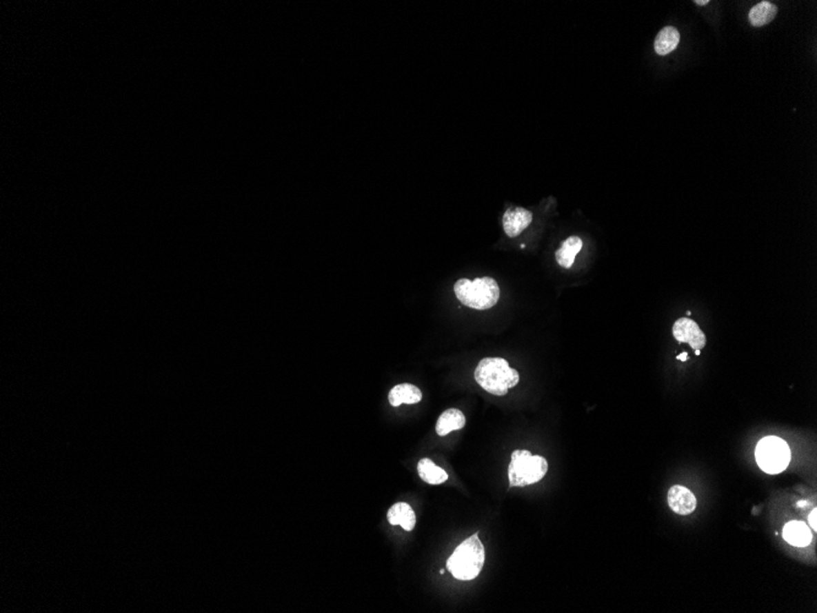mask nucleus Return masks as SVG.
<instances>
[{
  "instance_id": "5",
  "label": "nucleus",
  "mask_w": 817,
  "mask_h": 613,
  "mask_svg": "<svg viewBox=\"0 0 817 613\" xmlns=\"http://www.w3.org/2000/svg\"><path fill=\"white\" fill-rule=\"evenodd\" d=\"M755 458L761 470L776 475L785 472L789 465L791 454L785 440L777 436H767L756 445Z\"/></svg>"
},
{
  "instance_id": "6",
  "label": "nucleus",
  "mask_w": 817,
  "mask_h": 613,
  "mask_svg": "<svg viewBox=\"0 0 817 613\" xmlns=\"http://www.w3.org/2000/svg\"><path fill=\"white\" fill-rule=\"evenodd\" d=\"M673 336L679 343H687L695 350H703L706 345V336L695 321L680 317L673 325Z\"/></svg>"
},
{
  "instance_id": "18",
  "label": "nucleus",
  "mask_w": 817,
  "mask_h": 613,
  "mask_svg": "<svg viewBox=\"0 0 817 613\" xmlns=\"http://www.w3.org/2000/svg\"><path fill=\"white\" fill-rule=\"evenodd\" d=\"M709 0H695V4H698V6H706V4H709Z\"/></svg>"
},
{
  "instance_id": "9",
  "label": "nucleus",
  "mask_w": 817,
  "mask_h": 613,
  "mask_svg": "<svg viewBox=\"0 0 817 613\" xmlns=\"http://www.w3.org/2000/svg\"><path fill=\"white\" fill-rule=\"evenodd\" d=\"M783 539L796 547H807L812 541V532L805 523L791 521L783 527Z\"/></svg>"
},
{
  "instance_id": "16",
  "label": "nucleus",
  "mask_w": 817,
  "mask_h": 613,
  "mask_svg": "<svg viewBox=\"0 0 817 613\" xmlns=\"http://www.w3.org/2000/svg\"><path fill=\"white\" fill-rule=\"evenodd\" d=\"M680 41V33L673 26L662 28L657 34L655 41V50L658 55H667L672 53Z\"/></svg>"
},
{
  "instance_id": "2",
  "label": "nucleus",
  "mask_w": 817,
  "mask_h": 613,
  "mask_svg": "<svg viewBox=\"0 0 817 613\" xmlns=\"http://www.w3.org/2000/svg\"><path fill=\"white\" fill-rule=\"evenodd\" d=\"M485 557V547L476 532L455 548L447 561V568L458 581H472L481 573Z\"/></svg>"
},
{
  "instance_id": "4",
  "label": "nucleus",
  "mask_w": 817,
  "mask_h": 613,
  "mask_svg": "<svg viewBox=\"0 0 817 613\" xmlns=\"http://www.w3.org/2000/svg\"><path fill=\"white\" fill-rule=\"evenodd\" d=\"M548 463L541 456H532L529 450H514L509 464V488H524L541 481L546 476Z\"/></svg>"
},
{
  "instance_id": "14",
  "label": "nucleus",
  "mask_w": 817,
  "mask_h": 613,
  "mask_svg": "<svg viewBox=\"0 0 817 613\" xmlns=\"http://www.w3.org/2000/svg\"><path fill=\"white\" fill-rule=\"evenodd\" d=\"M778 9L771 1H760L752 8L749 12V21L755 28H761L774 21Z\"/></svg>"
},
{
  "instance_id": "3",
  "label": "nucleus",
  "mask_w": 817,
  "mask_h": 613,
  "mask_svg": "<svg viewBox=\"0 0 817 613\" xmlns=\"http://www.w3.org/2000/svg\"><path fill=\"white\" fill-rule=\"evenodd\" d=\"M454 292L461 303L475 310L491 309L501 295L497 282L491 277L476 278L475 281L464 278L455 283Z\"/></svg>"
},
{
  "instance_id": "10",
  "label": "nucleus",
  "mask_w": 817,
  "mask_h": 613,
  "mask_svg": "<svg viewBox=\"0 0 817 613\" xmlns=\"http://www.w3.org/2000/svg\"><path fill=\"white\" fill-rule=\"evenodd\" d=\"M387 518L392 525H401L406 532H412L416 524L415 512L410 505L404 502L395 503L387 513Z\"/></svg>"
},
{
  "instance_id": "7",
  "label": "nucleus",
  "mask_w": 817,
  "mask_h": 613,
  "mask_svg": "<svg viewBox=\"0 0 817 613\" xmlns=\"http://www.w3.org/2000/svg\"><path fill=\"white\" fill-rule=\"evenodd\" d=\"M698 501L695 494L682 485H674L668 491V505L679 516H689L696 510Z\"/></svg>"
},
{
  "instance_id": "15",
  "label": "nucleus",
  "mask_w": 817,
  "mask_h": 613,
  "mask_svg": "<svg viewBox=\"0 0 817 613\" xmlns=\"http://www.w3.org/2000/svg\"><path fill=\"white\" fill-rule=\"evenodd\" d=\"M417 472L420 478L430 485H441L448 480V474L442 468L437 467L431 459L423 458L417 464Z\"/></svg>"
},
{
  "instance_id": "1",
  "label": "nucleus",
  "mask_w": 817,
  "mask_h": 613,
  "mask_svg": "<svg viewBox=\"0 0 817 613\" xmlns=\"http://www.w3.org/2000/svg\"><path fill=\"white\" fill-rule=\"evenodd\" d=\"M475 380L485 391L493 396H503L519 383V372L509 366L502 358H485L477 365Z\"/></svg>"
},
{
  "instance_id": "21",
  "label": "nucleus",
  "mask_w": 817,
  "mask_h": 613,
  "mask_svg": "<svg viewBox=\"0 0 817 613\" xmlns=\"http://www.w3.org/2000/svg\"><path fill=\"white\" fill-rule=\"evenodd\" d=\"M687 316H692V311H687Z\"/></svg>"
},
{
  "instance_id": "20",
  "label": "nucleus",
  "mask_w": 817,
  "mask_h": 613,
  "mask_svg": "<svg viewBox=\"0 0 817 613\" xmlns=\"http://www.w3.org/2000/svg\"><path fill=\"white\" fill-rule=\"evenodd\" d=\"M700 353H701V350H695V354H696V355H700Z\"/></svg>"
},
{
  "instance_id": "17",
  "label": "nucleus",
  "mask_w": 817,
  "mask_h": 613,
  "mask_svg": "<svg viewBox=\"0 0 817 613\" xmlns=\"http://www.w3.org/2000/svg\"><path fill=\"white\" fill-rule=\"evenodd\" d=\"M816 516L817 510L815 508V510H812L811 513H810V516H809V523H810V525H811L812 529H814L815 532L817 530Z\"/></svg>"
},
{
  "instance_id": "12",
  "label": "nucleus",
  "mask_w": 817,
  "mask_h": 613,
  "mask_svg": "<svg viewBox=\"0 0 817 613\" xmlns=\"http://www.w3.org/2000/svg\"><path fill=\"white\" fill-rule=\"evenodd\" d=\"M465 415L459 409H448L439 416L436 432L438 436H447L452 431H458L465 426Z\"/></svg>"
},
{
  "instance_id": "11",
  "label": "nucleus",
  "mask_w": 817,
  "mask_h": 613,
  "mask_svg": "<svg viewBox=\"0 0 817 613\" xmlns=\"http://www.w3.org/2000/svg\"><path fill=\"white\" fill-rule=\"evenodd\" d=\"M388 399L393 407H399L401 404H415L423 399V393L416 385L401 383L395 385L390 392Z\"/></svg>"
},
{
  "instance_id": "13",
  "label": "nucleus",
  "mask_w": 817,
  "mask_h": 613,
  "mask_svg": "<svg viewBox=\"0 0 817 613\" xmlns=\"http://www.w3.org/2000/svg\"><path fill=\"white\" fill-rule=\"evenodd\" d=\"M581 249H583V240L580 239L579 237H570L568 239L564 240L561 248L556 252V261H557L558 265L564 267V268H570L573 266L575 256L579 254Z\"/></svg>"
},
{
  "instance_id": "19",
  "label": "nucleus",
  "mask_w": 817,
  "mask_h": 613,
  "mask_svg": "<svg viewBox=\"0 0 817 613\" xmlns=\"http://www.w3.org/2000/svg\"><path fill=\"white\" fill-rule=\"evenodd\" d=\"M687 353H683V354H680V355H679V356H676V359H678V360H683V361H685V360H687Z\"/></svg>"
},
{
  "instance_id": "8",
  "label": "nucleus",
  "mask_w": 817,
  "mask_h": 613,
  "mask_svg": "<svg viewBox=\"0 0 817 613\" xmlns=\"http://www.w3.org/2000/svg\"><path fill=\"white\" fill-rule=\"evenodd\" d=\"M532 222V213L523 207H514L507 210L503 216V228L510 238H515L523 233Z\"/></svg>"
}]
</instances>
